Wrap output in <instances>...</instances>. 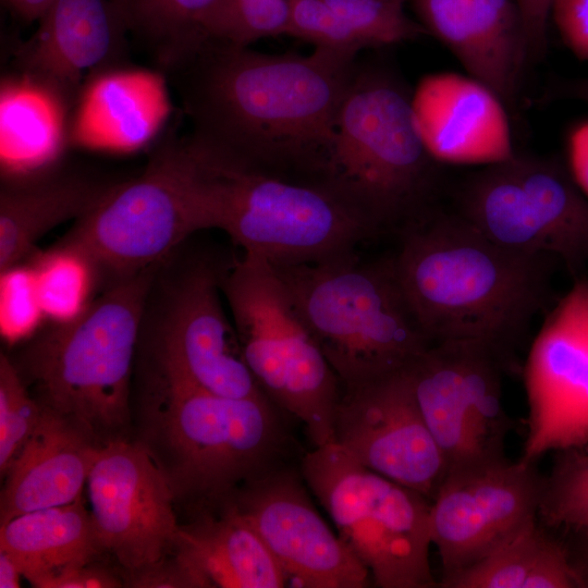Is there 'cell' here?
<instances>
[{
	"label": "cell",
	"instance_id": "1",
	"mask_svg": "<svg viewBox=\"0 0 588 588\" xmlns=\"http://www.w3.org/2000/svg\"><path fill=\"white\" fill-rule=\"evenodd\" d=\"M357 54H269L211 38L166 75L199 144L256 170L322 183Z\"/></svg>",
	"mask_w": 588,
	"mask_h": 588
},
{
	"label": "cell",
	"instance_id": "2",
	"mask_svg": "<svg viewBox=\"0 0 588 588\" xmlns=\"http://www.w3.org/2000/svg\"><path fill=\"white\" fill-rule=\"evenodd\" d=\"M392 262L431 344L483 342L522 371L517 351L534 318L548 311L555 257L500 245L457 213L414 220Z\"/></svg>",
	"mask_w": 588,
	"mask_h": 588
},
{
	"label": "cell",
	"instance_id": "3",
	"mask_svg": "<svg viewBox=\"0 0 588 588\" xmlns=\"http://www.w3.org/2000/svg\"><path fill=\"white\" fill-rule=\"evenodd\" d=\"M287 416L267 395L228 397L156 373L137 436L194 516L220 512L246 485L292 463Z\"/></svg>",
	"mask_w": 588,
	"mask_h": 588
},
{
	"label": "cell",
	"instance_id": "4",
	"mask_svg": "<svg viewBox=\"0 0 588 588\" xmlns=\"http://www.w3.org/2000/svg\"><path fill=\"white\" fill-rule=\"evenodd\" d=\"M122 278L34 340L17 368L41 407L98 446L127 440L131 375L154 269Z\"/></svg>",
	"mask_w": 588,
	"mask_h": 588
},
{
	"label": "cell",
	"instance_id": "5",
	"mask_svg": "<svg viewBox=\"0 0 588 588\" xmlns=\"http://www.w3.org/2000/svg\"><path fill=\"white\" fill-rule=\"evenodd\" d=\"M273 266L342 388L404 369L431 345L392 259L360 262L350 252Z\"/></svg>",
	"mask_w": 588,
	"mask_h": 588
},
{
	"label": "cell",
	"instance_id": "6",
	"mask_svg": "<svg viewBox=\"0 0 588 588\" xmlns=\"http://www.w3.org/2000/svg\"><path fill=\"white\" fill-rule=\"evenodd\" d=\"M436 161L405 84L387 68L356 63L338 111L323 184L378 226L415 219L432 191Z\"/></svg>",
	"mask_w": 588,
	"mask_h": 588
},
{
	"label": "cell",
	"instance_id": "7",
	"mask_svg": "<svg viewBox=\"0 0 588 588\" xmlns=\"http://www.w3.org/2000/svg\"><path fill=\"white\" fill-rule=\"evenodd\" d=\"M195 143L205 171L209 229L224 231L244 253L273 265L317 261L352 252L377 228L326 184L256 170Z\"/></svg>",
	"mask_w": 588,
	"mask_h": 588
},
{
	"label": "cell",
	"instance_id": "8",
	"mask_svg": "<svg viewBox=\"0 0 588 588\" xmlns=\"http://www.w3.org/2000/svg\"><path fill=\"white\" fill-rule=\"evenodd\" d=\"M209 229L205 172L189 135L169 134L138 176L110 185L62 243L120 279L156 267Z\"/></svg>",
	"mask_w": 588,
	"mask_h": 588
},
{
	"label": "cell",
	"instance_id": "9",
	"mask_svg": "<svg viewBox=\"0 0 588 588\" xmlns=\"http://www.w3.org/2000/svg\"><path fill=\"white\" fill-rule=\"evenodd\" d=\"M221 289L244 359L261 391L303 424L314 448L333 442L342 385L274 266L244 253Z\"/></svg>",
	"mask_w": 588,
	"mask_h": 588
},
{
	"label": "cell",
	"instance_id": "10",
	"mask_svg": "<svg viewBox=\"0 0 588 588\" xmlns=\"http://www.w3.org/2000/svg\"><path fill=\"white\" fill-rule=\"evenodd\" d=\"M298 467L372 586L439 587L429 562L427 497L365 467L335 442L313 448Z\"/></svg>",
	"mask_w": 588,
	"mask_h": 588
},
{
	"label": "cell",
	"instance_id": "11",
	"mask_svg": "<svg viewBox=\"0 0 588 588\" xmlns=\"http://www.w3.org/2000/svg\"><path fill=\"white\" fill-rule=\"evenodd\" d=\"M458 206V215L495 243L553 256L574 279L584 274L588 197L559 161L513 152L473 174Z\"/></svg>",
	"mask_w": 588,
	"mask_h": 588
},
{
	"label": "cell",
	"instance_id": "12",
	"mask_svg": "<svg viewBox=\"0 0 588 588\" xmlns=\"http://www.w3.org/2000/svg\"><path fill=\"white\" fill-rule=\"evenodd\" d=\"M422 418L446 463V474L501 462L514 426L502 405V378L520 373L489 344H431L406 367Z\"/></svg>",
	"mask_w": 588,
	"mask_h": 588
},
{
	"label": "cell",
	"instance_id": "13",
	"mask_svg": "<svg viewBox=\"0 0 588 588\" xmlns=\"http://www.w3.org/2000/svg\"><path fill=\"white\" fill-rule=\"evenodd\" d=\"M528 403L522 460L588 446V278L547 311L522 369Z\"/></svg>",
	"mask_w": 588,
	"mask_h": 588
},
{
	"label": "cell",
	"instance_id": "14",
	"mask_svg": "<svg viewBox=\"0 0 588 588\" xmlns=\"http://www.w3.org/2000/svg\"><path fill=\"white\" fill-rule=\"evenodd\" d=\"M299 467H279L243 487L223 507L259 535L286 587L366 588L368 569L333 532L311 502ZM222 509V510H223Z\"/></svg>",
	"mask_w": 588,
	"mask_h": 588
},
{
	"label": "cell",
	"instance_id": "15",
	"mask_svg": "<svg viewBox=\"0 0 588 588\" xmlns=\"http://www.w3.org/2000/svg\"><path fill=\"white\" fill-rule=\"evenodd\" d=\"M542 481L538 462L520 457L446 474L430 510L441 578L482 560L537 518Z\"/></svg>",
	"mask_w": 588,
	"mask_h": 588
},
{
	"label": "cell",
	"instance_id": "16",
	"mask_svg": "<svg viewBox=\"0 0 588 588\" xmlns=\"http://www.w3.org/2000/svg\"><path fill=\"white\" fill-rule=\"evenodd\" d=\"M333 437L365 467L430 501L446 475V463L422 418L406 368L342 388Z\"/></svg>",
	"mask_w": 588,
	"mask_h": 588
},
{
	"label": "cell",
	"instance_id": "17",
	"mask_svg": "<svg viewBox=\"0 0 588 588\" xmlns=\"http://www.w3.org/2000/svg\"><path fill=\"white\" fill-rule=\"evenodd\" d=\"M86 486L102 552L117 560L122 575L145 569L173 550L180 524L172 491L136 441L100 446Z\"/></svg>",
	"mask_w": 588,
	"mask_h": 588
},
{
	"label": "cell",
	"instance_id": "18",
	"mask_svg": "<svg viewBox=\"0 0 588 588\" xmlns=\"http://www.w3.org/2000/svg\"><path fill=\"white\" fill-rule=\"evenodd\" d=\"M220 287L221 282L207 268L194 270L180 284L161 328L157 372L221 396L266 395L223 313Z\"/></svg>",
	"mask_w": 588,
	"mask_h": 588
},
{
	"label": "cell",
	"instance_id": "19",
	"mask_svg": "<svg viewBox=\"0 0 588 588\" xmlns=\"http://www.w3.org/2000/svg\"><path fill=\"white\" fill-rule=\"evenodd\" d=\"M13 50L15 71L58 90L72 106L96 74L126 64L124 21L111 0H54Z\"/></svg>",
	"mask_w": 588,
	"mask_h": 588
},
{
	"label": "cell",
	"instance_id": "20",
	"mask_svg": "<svg viewBox=\"0 0 588 588\" xmlns=\"http://www.w3.org/2000/svg\"><path fill=\"white\" fill-rule=\"evenodd\" d=\"M417 21L439 39L473 81L513 106L529 63L514 0H412Z\"/></svg>",
	"mask_w": 588,
	"mask_h": 588
},
{
	"label": "cell",
	"instance_id": "21",
	"mask_svg": "<svg viewBox=\"0 0 588 588\" xmlns=\"http://www.w3.org/2000/svg\"><path fill=\"white\" fill-rule=\"evenodd\" d=\"M169 84L158 69L128 64L94 75L72 108L70 146L108 154L149 146L173 112Z\"/></svg>",
	"mask_w": 588,
	"mask_h": 588
},
{
	"label": "cell",
	"instance_id": "22",
	"mask_svg": "<svg viewBox=\"0 0 588 588\" xmlns=\"http://www.w3.org/2000/svg\"><path fill=\"white\" fill-rule=\"evenodd\" d=\"M99 448L44 409L38 427L4 475L0 525L17 515L82 498Z\"/></svg>",
	"mask_w": 588,
	"mask_h": 588
},
{
	"label": "cell",
	"instance_id": "23",
	"mask_svg": "<svg viewBox=\"0 0 588 588\" xmlns=\"http://www.w3.org/2000/svg\"><path fill=\"white\" fill-rule=\"evenodd\" d=\"M72 106L54 88L14 71L0 84V164L4 181L42 174L70 146Z\"/></svg>",
	"mask_w": 588,
	"mask_h": 588
},
{
	"label": "cell",
	"instance_id": "24",
	"mask_svg": "<svg viewBox=\"0 0 588 588\" xmlns=\"http://www.w3.org/2000/svg\"><path fill=\"white\" fill-rule=\"evenodd\" d=\"M174 549L197 588H281L286 578L255 529L231 509L180 525Z\"/></svg>",
	"mask_w": 588,
	"mask_h": 588
},
{
	"label": "cell",
	"instance_id": "25",
	"mask_svg": "<svg viewBox=\"0 0 588 588\" xmlns=\"http://www.w3.org/2000/svg\"><path fill=\"white\" fill-rule=\"evenodd\" d=\"M56 170L4 181L0 193L1 273L16 267L48 231L84 216L110 186Z\"/></svg>",
	"mask_w": 588,
	"mask_h": 588
},
{
	"label": "cell",
	"instance_id": "26",
	"mask_svg": "<svg viewBox=\"0 0 588 588\" xmlns=\"http://www.w3.org/2000/svg\"><path fill=\"white\" fill-rule=\"evenodd\" d=\"M0 551L38 588H45L63 569L103 553L91 513L82 498L27 512L1 524Z\"/></svg>",
	"mask_w": 588,
	"mask_h": 588
},
{
	"label": "cell",
	"instance_id": "27",
	"mask_svg": "<svg viewBox=\"0 0 588 588\" xmlns=\"http://www.w3.org/2000/svg\"><path fill=\"white\" fill-rule=\"evenodd\" d=\"M538 517L489 555L451 576L443 588H577L562 535Z\"/></svg>",
	"mask_w": 588,
	"mask_h": 588
},
{
	"label": "cell",
	"instance_id": "28",
	"mask_svg": "<svg viewBox=\"0 0 588 588\" xmlns=\"http://www.w3.org/2000/svg\"><path fill=\"white\" fill-rule=\"evenodd\" d=\"M130 36L168 74L212 38L222 0H111Z\"/></svg>",
	"mask_w": 588,
	"mask_h": 588
},
{
	"label": "cell",
	"instance_id": "29",
	"mask_svg": "<svg viewBox=\"0 0 588 588\" xmlns=\"http://www.w3.org/2000/svg\"><path fill=\"white\" fill-rule=\"evenodd\" d=\"M538 518L553 529L588 528V446L554 451Z\"/></svg>",
	"mask_w": 588,
	"mask_h": 588
},
{
	"label": "cell",
	"instance_id": "30",
	"mask_svg": "<svg viewBox=\"0 0 588 588\" xmlns=\"http://www.w3.org/2000/svg\"><path fill=\"white\" fill-rule=\"evenodd\" d=\"M91 268L85 257L63 245L38 259L32 271L42 314L57 322L78 315L86 307Z\"/></svg>",
	"mask_w": 588,
	"mask_h": 588
},
{
	"label": "cell",
	"instance_id": "31",
	"mask_svg": "<svg viewBox=\"0 0 588 588\" xmlns=\"http://www.w3.org/2000/svg\"><path fill=\"white\" fill-rule=\"evenodd\" d=\"M368 48L390 46L428 35L404 9L406 0H324Z\"/></svg>",
	"mask_w": 588,
	"mask_h": 588
},
{
	"label": "cell",
	"instance_id": "32",
	"mask_svg": "<svg viewBox=\"0 0 588 588\" xmlns=\"http://www.w3.org/2000/svg\"><path fill=\"white\" fill-rule=\"evenodd\" d=\"M44 408L30 394L17 368L0 357V473L5 475L13 460L32 438Z\"/></svg>",
	"mask_w": 588,
	"mask_h": 588
},
{
	"label": "cell",
	"instance_id": "33",
	"mask_svg": "<svg viewBox=\"0 0 588 588\" xmlns=\"http://www.w3.org/2000/svg\"><path fill=\"white\" fill-rule=\"evenodd\" d=\"M290 0H222L212 38L249 47L262 38L287 35Z\"/></svg>",
	"mask_w": 588,
	"mask_h": 588
},
{
	"label": "cell",
	"instance_id": "34",
	"mask_svg": "<svg viewBox=\"0 0 588 588\" xmlns=\"http://www.w3.org/2000/svg\"><path fill=\"white\" fill-rule=\"evenodd\" d=\"M287 35L326 48L358 53L368 48L324 0H290Z\"/></svg>",
	"mask_w": 588,
	"mask_h": 588
},
{
	"label": "cell",
	"instance_id": "35",
	"mask_svg": "<svg viewBox=\"0 0 588 588\" xmlns=\"http://www.w3.org/2000/svg\"><path fill=\"white\" fill-rule=\"evenodd\" d=\"M1 327L7 336L28 332L42 315L33 271L16 269L1 273Z\"/></svg>",
	"mask_w": 588,
	"mask_h": 588
},
{
	"label": "cell",
	"instance_id": "36",
	"mask_svg": "<svg viewBox=\"0 0 588 588\" xmlns=\"http://www.w3.org/2000/svg\"><path fill=\"white\" fill-rule=\"evenodd\" d=\"M124 586L135 588H197L194 576L182 559L173 550L154 565L121 575Z\"/></svg>",
	"mask_w": 588,
	"mask_h": 588
},
{
	"label": "cell",
	"instance_id": "37",
	"mask_svg": "<svg viewBox=\"0 0 588 588\" xmlns=\"http://www.w3.org/2000/svg\"><path fill=\"white\" fill-rule=\"evenodd\" d=\"M551 17L565 46L588 61V0H553Z\"/></svg>",
	"mask_w": 588,
	"mask_h": 588
},
{
	"label": "cell",
	"instance_id": "38",
	"mask_svg": "<svg viewBox=\"0 0 588 588\" xmlns=\"http://www.w3.org/2000/svg\"><path fill=\"white\" fill-rule=\"evenodd\" d=\"M121 575L98 564L95 560L73 565L53 576L45 588H117L123 587Z\"/></svg>",
	"mask_w": 588,
	"mask_h": 588
},
{
	"label": "cell",
	"instance_id": "39",
	"mask_svg": "<svg viewBox=\"0 0 588 588\" xmlns=\"http://www.w3.org/2000/svg\"><path fill=\"white\" fill-rule=\"evenodd\" d=\"M523 20L529 63L538 61L547 48L548 21L553 0H514Z\"/></svg>",
	"mask_w": 588,
	"mask_h": 588
},
{
	"label": "cell",
	"instance_id": "40",
	"mask_svg": "<svg viewBox=\"0 0 588 588\" xmlns=\"http://www.w3.org/2000/svg\"><path fill=\"white\" fill-rule=\"evenodd\" d=\"M566 168L586 197H588V120L573 126L566 140Z\"/></svg>",
	"mask_w": 588,
	"mask_h": 588
},
{
	"label": "cell",
	"instance_id": "41",
	"mask_svg": "<svg viewBox=\"0 0 588 588\" xmlns=\"http://www.w3.org/2000/svg\"><path fill=\"white\" fill-rule=\"evenodd\" d=\"M569 565L575 575L577 588H588V528L563 530Z\"/></svg>",
	"mask_w": 588,
	"mask_h": 588
},
{
	"label": "cell",
	"instance_id": "42",
	"mask_svg": "<svg viewBox=\"0 0 588 588\" xmlns=\"http://www.w3.org/2000/svg\"><path fill=\"white\" fill-rule=\"evenodd\" d=\"M54 0H1L13 19L22 24L37 23Z\"/></svg>",
	"mask_w": 588,
	"mask_h": 588
},
{
	"label": "cell",
	"instance_id": "43",
	"mask_svg": "<svg viewBox=\"0 0 588 588\" xmlns=\"http://www.w3.org/2000/svg\"><path fill=\"white\" fill-rule=\"evenodd\" d=\"M549 93L551 98L588 102V77L558 81Z\"/></svg>",
	"mask_w": 588,
	"mask_h": 588
},
{
	"label": "cell",
	"instance_id": "44",
	"mask_svg": "<svg viewBox=\"0 0 588 588\" xmlns=\"http://www.w3.org/2000/svg\"><path fill=\"white\" fill-rule=\"evenodd\" d=\"M22 573L17 564L4 552L0 551V588L20 587Z\"/></svg>",
	"mask_w": 588,
	"mask_h": 588
}]
</instances>
